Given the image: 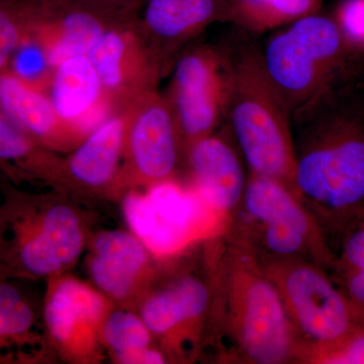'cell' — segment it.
Returning a JSON list of instances; mask_svg holds the SVG:
<instances>
[{"instance_id":"obj_1","label":"cell","mask_w":364,"mask_h":364,"mask_svg":"<svg viewBox=\"0 0 364 364\" xmlns=\"http://www.w3.org/2000/svg\"><path fill=\"white\" fill-rule=\"evenodd\" d=\"M230 242L219 277L222 329L232 360L279 364L304 360L279 291L246 238Z\"/></svg>"},{"instance_id":"obj_2","label":"cell","mask_w":364,"mask_h":364,"mask_svg":"<svg viewBox=\"0 0 364 364\" xmlns=\"http://www.w3.org/2000/svg\"><path fill=\"white\" fill-rule=\"evenodd\" d=\"M294 148V191L337 251L345 231L364 215V124L325 122Z\"/></svg>"},{"instance_id":"obj_3","label":"cell","mask_w":364,"mask_h":364,"mask_svg":"<svg viewBox=\"0 0 364 364\" xmlns=\"http://www.w3.org/2000/svg\"><path fill=\"white\" fill-rule=\"evenodd\" d=\"M234 59L227 63L226 112L251 173L275 179L296 193L289 109L268 77L261 52L247 48Z\"/></svg>"},{"instance_id":"obj_4","label":"cell","mask_w":364,"mask_h":364,"mask_svg":"<svg viewBox=\"0 0 364 364\" xmlns=\"http://www.w3.org/2000/svg\"><path fill=\"white\" fill-rule=\"evenodd\" d=\"M262 265L303 344L306 363L363 324L364 317L320 265L299 258L269 259Z\"/></svg>"},{"instance_id":"obj_5","label":"cell","mask_w":364,"mask_h":364,"mask_svg":"<svg viewBox=\"0 0 364 364\" xmlns=\"http://www.w3.org/2000/svg\"><path fill=\"white\" fill-rule=\"evenodd\" d=\"M344 36L336 21L314 14L268 42L263 65L287 109L315 97L338 63Z\"/></svg>"},{"instance_id":"obj_6","label":"cell","mask_w":364,"mask_h":364,"mask_svg":"<svg viewBox=\"0 0 364 364\" xmlns=\"http://www.w3.org/2000/svg\"><path fill=\"white\" fill-rule=\"evenodd\" d=\"M241 205L248 219L255 223L270 259L306 260L310 256L321 267H332L334 254L320 227L286 184L251 173Z\"/></svg>"},{"instance_id":"obj_7","label":"cell","mask_w":364,"mask_h":364,"mask_svg":"<svg viewBox=\"0 0 364 364\" xmlns=\"http://www.w3.org/2000/svg\"><path fill=\"white\" fill-rule=\"evenodd\" d=\"M213 51H196L176 67L170 107L177 129L191 144L210 135L227 111L228 67Z\"/></svg>"},{"instance_id":"obj_8","label":"cell","mask_w":364,"mask_h":364,"mask_svg":"<svg viewBox=\"0 0 364 364\" xmlns=\"http://www.w3.org/2000/svg\"><path fill=\"white\" fill-rule=\"evenodd\" d=\"M131 117V151L138 171L150 181H164L177 161L178 129L169 102L146 93Z\"/></svg>"},{"instance_id":"obj_9","label":"cell","mask_w":364,"mask_h":364,"mask_svg":"<svg viewBox=\"0 0 364 364\" xmlns=\"http://www.w3.org/2000/svg\"><path fill=\"white\" fill-rule=\"evenodd\" d=\"M189 162L196 193L220 215H229L241 205L246 181L240 159L221 136L208 135L191 144Z\"/></svg>"},{"instance_id":"obj_10","label":"cell","mask_w":364,"mask_h":364,"mask_svg":"<svg viewBox=\"0 0 364 364\" xmlns=\"http://www.w3.org/2000/svg\"><path fill=\"white\" fill-rule=\"evenodd\" d=\"M53 71L48 97L60 119L82 130L102 123L105 90L87 55L64 60Z\"/></svg>"},{"instance_id":"obj_11","label":"cell","mask_w":364,"mask_h":364,"mask_svg":"<svg viewBox=\"0 0 364 364\" xmlns=\"http://www.w3.org/2000/svg\"><path fill=\"white\" fill-rule=\"evenodd\" d=\"M147 198L154 213V230L145 243L158 253L183 245L203 215L214 210L196 191L186 193L171 182H157Z\"/></svg>"},{"instance_id":"obj_12","label":"cell","mask_w":364,"mask_h":364,"mask_svg":"<svg viewBox=\"0 0 364 364\" xmlns=\"http://www.w3.org/2000/svg\"><path fill=\"white\" fill-rule=\"evenodd\" d=\"M0 111L32 139H48L64 126L40 87L11 69L0 72Z\"/></svg>"},{"instance_id":"obj_13","label":"cell","mask_w":364,"mask_h":364,"mask_svg":"<svg viewBox=\"0 0 364 364\" xmlns=\"http://www.w3.org/2000/svg\"><path fill=\"white\" fill-rule=\"evenodd\" d=\"M95 251L90 267L95 284L111 296H126L146 262L141 244L123 232H105L97 237Z\"/></svg>"},{"instance_id":"obj_14","label":"cell","mask_w":364,"mask_h":364,"mask_svg":"<svg viewBox=\"0 0 364 364\" xmlns=\"http://www.w3.org/2000/svg\"><path fill=\"white\" fill-rule=\"evenodd\" d=\"M224 18L227 0H147L144 13L147 30L167 41L186 39Z\"/></svg>"},{"instance_id":"obj_15","label":"cell","mask_w":364,"mask_h":364,"mask_svg":"<svg viewBox=\"0 0 364 364\" xmlns=\"http://www.w3.org/2000/svg\"><path fill=\"white\" fill-rule=\"evenodd\" d=\"M124 116L107 117L91 132L72 156L69 168L78 181L102 186L109 181L121 154L127 121Z\"/></svg>"},{"instance_id":"obj_16","label":"cell","mask_w":364,"mask_h":364,"mask_svg":"<svg viewBox=\"0 0 364 364\" xmlns=\"http://www.w3.org/2000/svg\"><path fill=\"white\" fill-rule=\"evenodd\" d=\"M210 304V291L200 280L183 279L152 296L142 310L150 331L163 334L181 323L200 317Z\"/></svg>"},{"instance_id":"obj_17","label":"cell","mask_w":364,"mask_h":364,"mask_svg":"<svg viewBox=\"0 0 364 364\" xmlns=\"http://www.w3.org/2000/svg\"><path fill=\"white\" fill-rule=\"evenodd\" d=\"M121 28L109 26L87 53L105 91L121 95L129 91L136 77L135 43Z\"/></svg>"},{"instance_id":"obj_18","label":"cell","mask_w":364,"mask_h":364,"mask_svg":"<svg viewBox=\"0 0 364 364\" xmlns=\"http://www.w3.org/2000/svg\"><path fill=\"white\" fill-rule=\"evenodd\" d=\"M102 309V299L97 294L74 280H67L48 301L46 322L53 337L64 342L79 321L97 318Z\"/></svg>"},{"instance_id":"obj_19","label":"cell","mask_w":364,"mask_h":364,"mask_svg":"<svg viewBox=\"0 0 364 364\" xmlns=\"http://www.w3.org/2000/svg\"><path fill=\"white\" fill-rule=\"evenodd\" d=\"M228 18L262 32L317 13L321 0H227Z\"/></svg>"},{"instance_id":"obj_20","label":"cell","mask_w":364,"mask_h":364,"mask_svg":"<svg viewBox=\"0 0 364 364\" xmlns=\"http://www.w3.org/2000/svg\"><path fill=\"white\" fill-rule=\"evenodd\" d=\"M35 316L16 287L0 282V360L9 356L4 349L9 344L26 342Z\"/></svg>"},{"instance_id":"obj_21","label":"cell","mask_w":364,"mask_h":364,"mask_svg":"<svg viewBox=\"0 0 364 364\" xmlns=\"http://www.w3.org/2000/svg\"><path fill=\"white\" fill-rule=\"evenodd\" d=\"M30 33L28 0H0V72L9 68Z\"/></svg>"},{"instance_id":"obj_22","label":"cell","mask_w":364,"mask_h":364,"mask_svg":"<svg viewBox=\"0 0 364 364\" xmlns=\"http://www.w3.org/2000/svg\"><path fill=\"white\" fill-rule=\"evenodd\" d=\"M102 333L107 344L119 354L147 348L150 341L147 326L130 313L112 314Z\"/></svg>"},{"instance_id":"obj_23","label":"cell","mask_w":364,"mask_h":364,"mask_svg":"<svg viewBox=\"0 0 364 364\" xmlns=\"http://www.w3.org/2000/svg\"><path fill=\"white\" fill-rule=\"evenodd\" d=\"M11 71L28 82L41 88L53 70L47 53L40 42L28 36L14 55Z\"/></svg>"},{"instance_id":"obj_24","label":"cell","mask_w":364,"mask_h":364,"mask_svg":"<svg viewBox=\"0 0 364 364\" xmlns=\"http://www.w3.org/2000/svg\"><path fill=\"white\" fill-rule=\"evenodd\" d=\"M311 363L364 364V323L336 346L318 353Z\"/></svg>"},{"instance_id":"obj_25","label":"cell","mask_w":364,"mask_h":364,"mask_svg":"<svg viewBox=\"0 0 364 364\" xmlns=\"http://www.w3.org/2000/svg\"><path fill=\"white\" fill-rule=\"evenodd\" d=\"M124 214L134 232L144 242L147 240L154 228V214L147 196H128L124 203Z\"/></svg>"},{"instance_id":"obj_26","label":"cell","mask_w":364,"mask_h":364,"mask_svg":"<svg viewBox=\"0 0 364 364\" xmlns=\"http://www.w3.org/2000/svg\"><path fill=\"white\" fill-rule=\"evenodd\" d=\"M337 23L343 36L354 42H364V0H344Z\"/></svg>"},{"instance_id":"obj_27","label":"cell","mask_w":364,"mask_h":364,"mask_svg":"<svg viewBox=\"0 0 364 364\" xmlns=\"http://www.w3.org/2000/svg\"><path fill=\"white\" fill-rule=\"evenodd\" d=\"M119 18H130L147 0H66Z\"/></svg>"},{"instance_id":"obj_28","label":"cell","mask_w":364,"mask_h":364,"mask_svg":"<svg viewBox=\"0 0 364 364\" xmlns=\"http://www.w3.org/2000/svg\"><path fill=\"white\" fill-rule=\"evenodd\" d=\"M119 359L123 363H164V358L159 352L142 348L119 354Z\"/></svg>"}]
</instances>
